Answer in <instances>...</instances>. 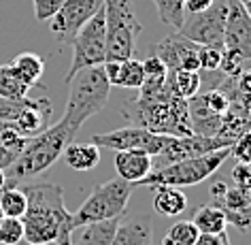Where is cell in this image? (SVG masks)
Returning a JSON list of instances; mask_svg holds the SVG:
<instances>
[{"label":"cell","instance_id":"cell-5","mask_svg":"<svg viewBox=\"0 0 251 245\" xmlns=\"http://www.w3.org/2000/svg\"><path fill=\"white\" fill-rule=\"evenodd\" d=\"M106 28V62L134 58L136 39L141 34V22L136 20L132 0H104Z\"/></svg>","mask_w":251,"mask_h":245},{"label":"cell","instance_id":"cell-25","mask_svg":"<svg viewBox=\"0 0 251 245\" xmlns=\"http://www.w3.org/2000/svg\"><path fill=\"white\" fill-rule=\"evenodd\" d=\"M28 207V198L22 188L17 186H7L0 192V211L4 218H24Z\"/></svg>","mask_w":251,"mask_h":245},{"label":"cell","instance_id":"cell-34","mask_svg":"<svg viewBox=\"0 0 251 245\" xmlns=\"http://www.w3.org/2000/svg\"><path fill=\"white\" fill-rule=\"evenodd\" d=\"M24 100H26V98L11 100V98H2V96H0V122L13 124L17 119V115H20L22 107H24Z\"/></svg>","mask_w":251,"mask_h":245},{"label":"cell","instance_id":"cell-38","mask_svg":"<svg viewBox=\"0 0 251 245\" xmlns=\"http://www.w3.org/2000/svg\"><path fill=\"white\" fill-rule=\"evenodd\" d=\"M215 0H183V9H185V15L190 13H202L211 7Z\"/></svg>","mask_w":251,"mask_h":245},{"label":"cell","instance_id":"cell-10","mask_svg":"<svg viewBox=\"0 0 251 245\" xmlns=\"http://www.w3.org/2000/svg\"><path fill=\"white\" fill-rule=\"evenodd\" d=\"M104 7V0H64L51 20L49 30L55 34L60 45H71L77 32Z\"/></svg>","mask_w":251,"mask_h":245},{"label":"cell","instance_id":"cell-21","mask_svg":"<svg viewBox=\"0 0 251 245\" xmlns=\"http://www.w3.org/2000/svg\"><path fill=\"white\" fill-rule=\"evenodd\" d=\"M64 156L66 164L73 168V171H92L96 168V164L100 162V147L94 145V143H75L71 141L68 145L64 147Z\"/></svg>","mask_w":251,"mask_h":245},{"label":"cell","instance_id":"cell-1","mask_svg":"<svg viewBox=\"0 0 251 245\" xmlns=\"http://www.w3.org/2000/svg\"><path fill=\"white\" fill-rule=\"evenodd\" d=\"M28 198L22 218L24 241L30 245H71L73 213L64 205V190L53 181L26 184L22 188Z\"/></svg>","mask_w":251,"mask_h":245},{"label":"cell","instance_id":"cell-27","mask_svg":"<svg viewBox=\"0 0 251 245\" xmlns=\"http://www.w3.org/2000/svg\"><path fill=\"white\" fill-rule=\"evenodd\" d=\"M155 9H158L160 20L168 24L171 28L179 30L181 24L185 20V9H183V0H153Z\"/></svg>","mask_w":251,"mask_h":245},{"label":"cell","instance_id":"cell-20","mask_svg":"<svg viewBox=\"0 0 251 245\" xmlns=\"http://www.w3.org/2000/svg\"><path fill=\"white\" fill-rule=\"evenodd\" d=\"M153 209L160 216L179 218L187 209V196L181 192V188L175 186H158L153 188Z\"/></svg>","mask_w":251,"mask_h":245},{"label":"cell","instance_id":"cell-18","mask_svg":"<svg viewBox=\"0 0 251 245\" xmlns=\"http://www.w3.org/2000/svg\"><path fill=\"white\" fill-rule=\"evenodd\" d=\"M117 226H119V218L77 226L71 232V245H113Z\"/></svg>","mask_w":251,"mask_h":245},{"label":"cell","instance_id":"cell-9","mask_svg":"<svg viewBox=\"0 0 251 245\" xmlns=\"http://www.w3.org/2000/svg\"><path fill=\"white\" fill-rule=\"evenodd\" d=\"M166 139L168 135H158L141 126H130L113 130V133H98L92 136V143L100 149H115V152L139 149V152L149 154L151 158H158L166 145Z\"/></svg>","mask_w":251,"mask_h":245},{"label":"cell","instance_id":"cell-30","mask_svg":"<svg viewBox=\"0 0 251 245\" xmlns=\"http://www.w3.org/2000/svg\"><path fill=\"white\" fill-rule=\"evenodd\" d=\"M202 98V103L209 107V109L213 113H217V115H226L230 109V98H228V94H226L224 90H211V92H206L204 96H200Z\"/></svg>","mask_w":251,"mask_h":245},{"label":"cell","instance_id":"cell-36","mask_svg":"<svg viewBox=\"0 0 251 245\" xmlns=\"http://www.w3.org/2000/svg\"><path fill=\"white\" fill-rule=\"evenodd\" d=\"M143 73H145V79H164L168 71L160 62V58L149 55L147 60H143Z\"/></svg>","mask_w":251,"mask_h":245},{"label":"cell","instance_id":"cell-8","mask_svg":"<svg viewBox=\"0 0 251 245\" xmlns=\"http://www.w3.org/2000/svg\"><path fill=\"white\" fill-rule=\"evenodd\" d=\"M226 17H228V0H217L202 13L185 15L177 32L190 39L192 43H196V45L224 49Z\"/></svg>","mask_w":251,"mask_h":245},{"label":"cell","instance_id":"cell-22","mask_svg":"<svg viewBox=\"0 0 251 245\" xmlns=\"http://www.w3.org/2000/svg\"><path fill=\"white\" fill-rule=\"evenodd\" d=\"M9 68L13 71V75L22 83H26L28 87H34V85H39L43 73H45V62H43L41 55L26 52V54L15 55V58L11 60Z\"/></svg>","mask_w":251,"mask_h":245},{"label":"cell","instance_id":"cell-15","mask_svg":"<svg viewBox=\"0 0 251 245\" xmlns=\"http://www.w3.org/2000/svg\"><path fill=\"white\" fill-rule=\"evenodd\" d=\"M53 113V107L49 103V98H28L24 100V107L20 115L13 122V126L20 130L24 136H36L49 126V117Z\"/></svg>","mask_w":251,"mask_h":245},{"label":"cell","instance_id":"cell-3","mask_svg":"<svg viewBox=\"0 0 251 245\" xmlns=\"http://www.w3.org/2000/svg\"><path fill=\"white\" fill-rule=\"evenodd\" d=\"M68 85H71V90H68V100L62 122L77 135L87 119L104 109V105L109 103L113 85L106 79L102 64L81 68L79 73L73 75Z\"/></svg>","mask_w":251,"mask_h":245},{"label":"cell","instance_id":"cell-43","mask_svg":"<svg viewBox=\"0 0 251 245\" xmlns=\"http://www.w3.org/2000/svg\"><path fill=\"white\" fill-rule=\"evenodd\" d=\"M2 218H4V216H2V211H0V219H2Z\"/></svg>","mask_w":251,"mask_h":245},{"label":"cell","instance_id":"cell-37","mask_svg":"<svg viewBox=\"0 0 251 245\" xmlns=\"http://www.w3.org/2000/svg\"><path fill=\"white\" fill-rule=\"evenodd\" d=\"M196 245H232V243L226 232H219V235H200Z\"/></svg>","mask_w":251,"mask_h":245},{"label":"cell","instance_id":"cell-2","mask_svg":"<svg viewBox=\"0 0 251 245\" xmlns=\"http://www.w3.org/2000/svg\"><path fill=\"white\" fill-rule=\"evenodd\" d=\"M73 139H75V133L62 119L58 124H53V126H47L36 136H30L28 145L22 149L17 160L4 171L7 173V184L17 186L22 181H28L36 177V175L45 173L49 166H53L58 162L64 147Z\"/></svg>","mask_w":251,"mask_h":245},{"label":"cell","instance_id":"cell-6","mask_svg":"<svg viewBox=\"0 0 251 245\" xmlns=\"http://www.w3.org/2000/svg\"><path fill=\"white\" fill-rule=\"evenodd\" d=\"M134 184H128L122 177L109 179L104 184H98L92 194L83 200V205L73 213V228L90 222H102L111 218H122L126 207L132 196Z\"/></svg>","mask_w":251,"mask_h":245},{"label":"cell","instance_id":"cell-32","mask_svg":"<svg viewBox=\"0 0 251 245\" xmlns=\"http://www.w3.org/2000/svg\"><path fill=\"white\" fill-rule=\"evenodd\" d=\"M230 156L236 162H251V133H243L230 145Z\"/></svg>","mask_w":251,"mask_h":245},{"label":"cell","instance_id":"cell-35","mask_svg":"<svg viewBox=\"0 0 251 245\" xmlns=\"http://www.w3.org/2000/svg\"><path fill=\"white\" fill-rule=\"evenodd\" d=\"M232 181L234 186L251 192V162H236V166L232 168Z\"/></svg>","mask_w":251,"mask_h":245},{"label":"cell","instance_id":"cell-17","mask_svg":"<svg viewBox=\"0 0 251 245\" xmlns=\"http://www.w3.org/2000/svg\"><path fill=\"white\" fill-rule=\"evenodd\" d=\"M104 75L111 85L117 87H128V90H139L145 81V73H143V62L128 58L122 62L109 60L102 64Z\"/></svg>","mask_w":251,"mask_h":245},{"label":"cell","instance_id":"cell-42","mask_svg":"<svg viewBox=\"0 0 251 245\" xmlns=\"http://www.w3.org/2000/svg\"><path fill=\"white\" fill-rule=\"evenodd\" d=\"M236 2H238V4H243L245 11H247L249 17H251V0H236Z\"/></svg>","mask_w":251,"mask_h":245},{"label":"cell","instance_id":"cell-24","mask_svg":"<svg viewBox=\"0 0 251 245\" xmlns=\"http://www.w3.org/2000/svg\"><path fill=\"white\" fill-rule=\"evenodd\" d=\"M192 222L198 228L200 235H219V232H226V226H228L222 209L215 207L213 203L198 207Z\"/></svg>","mask_w":251,"mask_h":245},{"label":"cell","instance_id":"cell-26","mask_svg":"<svg viewBox=\"0 0 251 245\" xmlns=\"http://www.w3.org/2000/svg\"><path fill=\"white\" fill-rule=\"evenodd\" d=\"M28 92H30V87L15 77L9 64L0 66V96L11 98V100H22L28 96Z\"/></svg>","mask_w":251,"mask_h":245},{"label":"cell","instance_id":"cell-4","mask_svg":"<svg viewBox=\"0 0 251 245\" xmlns=\"http://www.w3.org/2000/svg\"><path fill=\"white\" fill-rule=\"evenodd\" d=\"M228 156H230V147H222L202 156H194V158L173 162V164L153 168L141 184H145L151 190L158 186H175V188L198 186L204 179H209L213 173H217Z\"/></svg>","mask_w":251,"mask_h":245},{"label":"cell","instance_id":"cell-28","mask_svg":"<svg viewBox=\"0 0 251 245\" xmlns=\"http://www.w3.org/2000/svg\"><path fill=\"white\" fill-rule=\"evenodd\" d=\"M166 235L177 245H196L200 232L196 226H194L192 219H181V222H175L171 228H168Z\"/></svg>","mask_w":251,"mask_h":245},{"label":"cell","instance_id":"cell-12","mask_svg":"<svg viewBox=\"0 0 251 245\" xmlns=\"http://www.w3.org/2000/svg\"><path fill=\"white\" fill-rule=\"evenodd\" d=\"M232 143L222 136H200V135H187V136H173L168 135L166 145L162 149V154L158 156L160 166L173 164V162L185 160V158H194V156H202L209 152L222 147H230ZM155 166V168H160Z\"/></svg>","mask_w":251,"mask_h":245},{"label":"cell","instance_id":"cell-19","mask_svg":"<svg viewBox=\"0 0 251 245\" xmlns=\"http://www.w3.org/2000/svg\"><path fill=\"white\" fill-rule=\"evenodd\" d=\"M113 245H153V228L149 216H136L130 222H119Z\"/></svg>","mask_w":251,"mask_h":245},{"label":"cell","instance_id":"cell-13","mask_svg":"<svg viewBox=\"0 0 251 245\" xmlns=\"http://www.w3.org/2000/svg\"><path fill=\"white\" fill-rule=\"evenodd\" d=\"M198 49L200 45L192 43L190 39L177 34H171L164 39L160 45H155L153 55L160 58V62L166 66V71H194L200 73V60H198Z\"/></svg>","mask_w":251,"mask_h":245},{"label":"cell","instance_id":"cell-41","mask_svg":"<svg viewBox=\"0 0 251 245\" xmlns=\"http://www.w3.org/2000/svg\"><path fill=\"white\" fill-rule=\"evenodd\" d=\"M7 186H9V184H7V173H4L2 168H0V192H2Z\"/></svg>","mask_w":251,"mask_h":245},{"label":"cell","instance_id":"cell-40","mask_svg":"<svg viewBox=\"0 0 251 245\" xmlns=\"http://www.w3.org/2000/svg\"><path fill=\"white\" fill-rule=\"evenodd\" d=\"M17 156H20V154L13 152V149L0 145V168H2V171H7V168L17 160Z\"/></svg>","mask_w":251,"mask_h":245},{"label":"cell","instance_id":"cell-33","mask_svg":"<svg viewBox=\"0 0 251 245\" xmlns=\"http://www.w3.org/2000/svg\"><path fill=\"white\" fill-rule=\"evenodd\" d=\"M34 4V15L39 22H49L58 13V9L64 4V0H32Z\"/></svg>","mask_w":251,"mask_h":245},{"label":"cell","instance_id":"cell-23","mask_svg":"<svg viewBox=\"0 0 251 245\" xmlns=\"http://www.w3.org/2000/svg\"><path fill=\"white\" fill-rule=\"evenodd\" d=\"M200 73H194V71H168L166 73V87L171 90V94L175 96L183 98V100H190L198 94L200 90Z\"/></svg>","mask_w":251,"mask_h":245},{"label":"cell","instance_id":"cell-29","mask_svg":"<svg viewBox=\"0 0 251 245\" xmlns=\"http://www.w3.org/2000/svg\"><path fill=\"white\" fill-rule=\"evenodd\" d=\"M24 241V224L20 218L0 219V245H17Z\"/></svg>","mask_w":251,"mask_h":245},{"label":"cell","instance_id":"cell-39","mask_svg":"<svg viewBox=\"0 0 251 245\" xmlns=\"http://www.w3.org/2000/svg\"><path fill=\"white\" fill-rule=\"evenodd\" d=\"M236 90L241 92V94H249L251 96V68H247V71H243V73H238L236 77Z\"/></svg>","mask_w":251,"mask_h":245},{"label":"cell","instance_id":"cell-16","mask_svg":"<svg viewBox=\"0 0 251 245\" xmlns=\"http://www.w3.org/2000/svg\"><path fill=\"white\" fill-rule=\"evenodd\" d=\"M115 171L117 177L139 186L153 171V158L139 149H124V152L115 154Z\"/></svg>","mask_w":251,"mask_h":245},{"label":"cell","instance_id":"cell-31","mask_svg":"<svg viewBox=\"0 0 251 245\" xmlns=\"http://www.w3.org/2000/svg\"><path fill=\"white\" fill-rule=\"evenodd\" d=\"M198 60H200V71H206V73L219 71V62H222V49L200 45V49H198Z\"/></svg>","mask_w":251,"mask_h":245},{"label":"cell","instance_id":"cell-7","mask_svg":"<svg viewBox=\"0 0 251 245\" xmlns=\"http://www.w3.org/2000/svg\"><path fill=\"white\" fill-rule=\"evenodd\" d=\"M73 62L68 66L64 81L73 79L75 73L87 66H98L106 62V28H104V7L85 24L73 39Z\"/></svg>","mask_w":251,"mask_h":245},{"label":"cell","instance_id":"cell-11","mask_svg":"<svg viewBox=\"0 0 251 245\" xmlns=\"http://www.w3.org/2000/svg\"><path fill=\"white\" fill-rule=\"evenodd\" d=\"M209 196L213 205L219 207L226 222L236 226L238 230L251 228V192L238 186H228L224 179L211 184Z\"/></svg>","mask_w":251,"mask_h":245},{"label":"cell","instance_id":"cell-14","mask_svg":"<svg viewBox=\"0 0 251 245\" xmlns=\"http://www.w3.org/2000/svg\"><path fill=\"white\" fill-rule=\"evenodd\" d=\"M224 49L238 52L245 60L251 62V17L243 4H238L236 0H228Z\"/></svg>","mask_w":251,"mask_h":245}]
</instances>
